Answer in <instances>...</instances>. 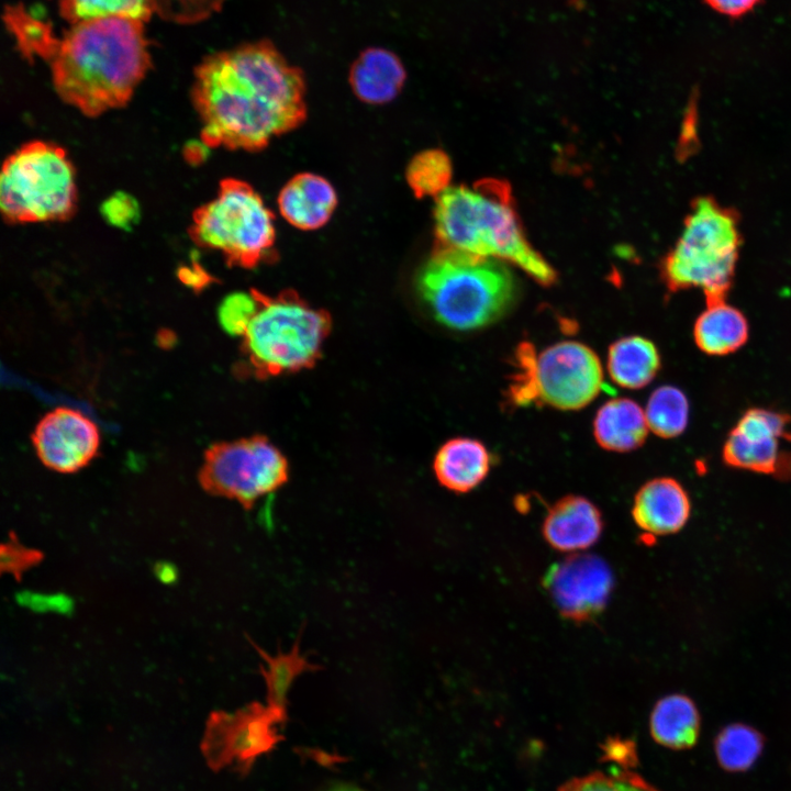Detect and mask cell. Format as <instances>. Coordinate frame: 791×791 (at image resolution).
I'll return each mask as SVG.
<instances>
[{"label": "cell", "mask_w": 791, "mask_h": 791, "mask_svg": "<svg viewBox=\"0 0 791 791\" xmlns=\"http://www.w3.org/2000/svg\"><path fill=\"white\" fill-rule=\"evenodd\" d=\"M101 212L109 223L120 229H131L140 218L137 202L124 192L108 198L101 207Z\"/></svg>", "instance_id": "1f68e13d"}, {"label": "cell", "mask_w": 791, "mask_h": 791, "mask_svg": "<svg viewBox=\"0 0 791 791\" xmlns=\"http://www.w3.org/2000/svg\"><path fill=\"white\" fill-rule=\"evenodd\" d=\"M337 205L332 183L322 176L302 172L292 177L278 196L282 218L292 226L317 230L331 219Z\"/></svg>", "instance_id": "e0dca14e"}, {"label": "cell", "mask_w": 791, "mask_h": 791, "mask_svg": "<svg viewBox=\"0 0 791 791\" xmlns=\"http://www.w3.org/2000/svg\"><path fill=\"white\" fill-rule=\"evenodd\" d=\"M691 513L688 492L679 481L658 477L640 487L634 498L632 516L649 537L670 535L687 524Z\"/></svg>", "instance_id": "9a60e30c"}, {"label": "cell", "mask_w": 791, "mask_h": 791, "mask_svg": "<svg viewBox=\"0 0 791 791\" xmlns=\"http://www.w3.org/2000/svg\"><path fill=\"white\" fill-rule=\"evenodd\" d=\"M254 648L264 661L259 670L266 684L267 703L286 710L287 694L296 678L317 667L301 655L299 639L290 651L278 653L276 656H270L256 645Z\"/></svg>", "instance_id": "d4e9b609"}, {"label": "cell", "mask_w": 791, "mask_h": 791, "mask_svg": "<svg viewBox=\"0 0 791 791\" xmlns=\"http://www.w3.org/2000/svg\"><path fill=\"white\" fill-rule=\"evenodd\" d=\"M491 457L479 441L456 437L445 442L433 460L438 482L446 489L466 493L479 486L489 474Z\"/></svg>", "instance_id": "d6986e66"}, {"label": "cell", "mask_w": 791, "mask_h": 791, "mask_svg": "<svg viewBox=\"0 0 791 791\" xmlns=\"http://www.w3.org/2000/svg\"><path fill=\"white\" fill-rule=\"evenodd\" d=\"M748 336L747 319L725 300L708 303L693 326L697 347L711 356H725L738 350L746 344Z\"/></svg>", "instance_id": "7402d4cb"}, {"label": "cell", "mask_w": 791, "mask_h": 791, "mask_svg": "<svg viewBox=\"0 0 791 791\" xmlns=\"http://www.w3.org/2000/svg\"><path fill=\"white\" fill-rule=\"evenodd\" d=\"M764 735L745 723H731L716 734L713 748L718 766L726 772L749 770L762 754Z\"/></svg>", "instance_id": "cb8c5ba5"}, {"label": "cell", "mask_w": 791, "mask_h": 791, "mask_svg": "<svg viewBox=\"0 0 791 791\" xmlns=\"http://www.w3.org/2000/svg\"><path fill=\"white\" fill-rule=\"evenodd\" d=\"M285 720V709L258 702L232 713L212 712L201 743L202 755L214 770L234 767L246 772L280 739L278 729Z\"/></svg>", "instance_id": "30bf717a"}, {"label": "cell", "mask_w": 791, "mask_h": 791, "mask_svg": "<svg viewBox=\"0 0 791 791\" xmlns=\"http://www.w3.org/2000/svg\"><path fill=\"white\" fill-rule=\"evenodd\" d=\"M660 364L658 348L644 336L622 337L609 347L608 371L622 388H644L656 377Z\"/></svg>", "instance_id": "603a6c76"}, {"label": "cell", "mask_w": 791, "mask_h": 791, "mask_svg": "<svg viewBox=\"0 0 791 791\" xmlns=\"http://www.w3.org/2000/svg\"><path fill=\"white\" fill-rule=\"evenodd\" d=\"M645 411L637 402L616 398L605 402L593 420V435L604 449L617 453L640 447L648 433Z\"/></svg>", "instance_id": "ffe728a7"}, {"label": "cell", "mask_w": 791, "mask_h": 791, "mask_svg": "<svg viewBox=\"0 0 791 791\" xmlns=\"http://www.w3.org/2000/svg\"><path fill=\"white\" fill-rule=\"evenodd\" d=\"M257 311L243 337L248 368L265 379L312 368L332 328L331 315L293 290L268 296L255 290Z\"/></svg>", "instance_id": "5b68a950"}, {"label": "cell", "mask_w": 791, "mask_h": 791, "mask_svg": "<svg viewBox=\"0 0 791 791\" xmlns=\"http://www.w3.org/2000/svg\"><path fill=\"white\" fill-rule=\"evenodd\" d=\"M305 78L269 40L238 45L196 68L192 99L208 147L259 151L307 116Z\"/></svg>", "instance_id": "6da1fadb"}, {"label": "cell", "mask_w": 791, "mask_h": 791, "mask_svg": "<svg viewBox=\"0 0 791 791\" xmlns=\"http://www.w3.org/2000/svg\"><path fill=\"white\" fill-rule=\"evenodd\" d=\"M600 510L581 495H566L547 512L542 533L556 550L577 553L595 544L603 531Z\"/></svg>", "instance_id": "2e32d148"}, {"label": "cell", "mask_w": 791, "mask_h": 791, "mask_svg": "<svg viewBox=\"0 0 791 791\" xmlns=\"http://www.w3.org/2000/svg\"><path fill=\"white\" fill-rule=\"evenodd\" d=\"M330 791H363V790H359V789L350 787V786H339Z\"/></svg>", "instance_id": "d590c367"}, {"label": "cell", "mask_w": 791, "mask_h": 791, "mask_svg": "<svg viewBox=\"0 0 791 791\" xmlns=\"http://www.w3.org/2000/svg\"><path fill=\"white\" fill-rule=\"evenodd\" d=\"M791 416L770 409H748L728 433L722 449L723 461L736 469L765 474L791 475V460L780 450V443L791 441L788 425Z\"/></svg>", "instance_id": "4fadbf2b"}, {"label": "cell", "mask_w": 791, "mask_h": 791, "mask_svg": "<svg viewBox=\"0 0 791 791\" xmlns=\"http://www.w3.org/2000/svg\"><path fill=\"white\" fill-rule=\"evenodd\" d=\"M190 236L229 265L253 268L275 256V218L247 182L223 179L215 198L193 213Z\"/></svg>", "instance_id": "ba28073f"}, {"label": "cell", "mask_w": 791, "mask_h": 791, "mask_svg": "<svg viewBox=\"0 0 791 791\" xmlns=\"http://www.w3.org/2000/svg\"><path fill=\"white\" fill-rule=\"evenodd\" d=\"M416 287L434 319L457 331L494 323L517 293L504 261L442 247H435L422 266Z\"/></svg>", "instance_id": "277c9868"}, {"label": "cell", "mask_w": 791, "mask_h": 791, "mask_svg": "<svg viewBox=\"0 0 791 791\" xmlns=\"http://www.w3.org/2000/svg\"><path fill=\"white\" fill-rule=\"evenodd\" d=\"M181 281L192 289H201L211 281V277L198 266L183 267L179 271Z\"/></svg>", "instance_id": "e575fe53"}, {"label": "cell", "mask_w": 791, "mask_h": 791, "mask_svg": "<svg viewBox=\"0 0 791 791\" xmlns=\"http://www.w3.org/2000/svg\"><path fill=\"white\" fill-rule=\"evenodd\" d=\"M649 731L653 739L662 747L672 750L691 749L700 737V712L688 695H665L651 710Z\"/></svg>", "instance_id": "44dd1931"}, {"label": "cell", "mask_w": 791, "mask_h": 791, "mask_svg": "<svg viewBox=\"0 0 791 791\" xmlns=\"http://www.w3.org/2000/svg\"><path fill=\"white\" fill-rule=\"evenodd\" d=\"M33 443L45 466L58 472H74L94 457L100 436L88 416L74 409L57 408L36 425Z\"/></svg>", "instance_id": "5bb4252c"}, {"label": "cell", "mask_w": 791, "mask_h": 791, "mask_svg": "<svg viewBox=\"0 0 791 791\" xmlns=\"http://www.w3.org/2000/svg\"><path fill=\"white\" fill-rule=\"evenodd\" d=\"M543 584L562 617L586 623L605 610L614 577L600 556L573 553L548 568Z\"/></svg>", "instance_id": "7c38bea8"}, {"label": "cell", "mask_w": 791, "mask_h": 791, "mask_svg": "<svg viewBox=\"0 0 791 791\" xmlns=\"http://www.w3.org/2000/svg\"><path fill=\"white\" fill-rule=\"evenodd\" d=\"M405 179L417 198L438 197L449 188L452 163L441 149H425L416 154L405 169Z\"/></svg>", "instance_id": "83f0119b"}, {"label": "cell", "mask_w": 791, "mask_h": 791, "mask_svg": "<svg viewBox=\"0 0 791 791\" xmlns=\"http://www.w3.org/2000/svg\"><path fill=\"white\" fill-rule=\"evenodd\" d=\"M740 235L733 211L709 197L692 204L683 230L661 264L670 292L701 289L706 304L724 301L738 259Z\"/></svg>", "instance_id": "8992f818"}, {"label": "cell", "mask_w": 791, "mask_h": 791, "mask_svg": "<svg viewBox=\"0 0 791 791\" xmlns=\"http://www.w3.org/2000/svg\"><path fill=\"white\" fill-rule=\"evenodd\" d=\"M41 554L13 542L2 545V569L16 576L41 559Z\"/></svg>", "instance_id": "d6a6232c"}, {"label": "cell", "mask_w": 791, "mask_h": 791, "mask_svg": "<svg viewBox=\"0 0 791 791\" xmlns=\"http://www.w3.org/2000/svg\"><path fill=\"white\" fill-rule=\"evenodd\" d=\"M257 307L254 289L249 292H233L226 296L219 305V323L227 334L243 336Z\"/></svg>", "instance_id": "f546056e"}, {"label": "cell", "mask_w": 791, "mask_h": 791, "mask_svg": "<svg viewBox=\"0 0 791 791\" xmlns=\"http://www.w3.org/2000/svg\"><path fill=\"white\" fill-rule=\"evenodd\" d=\"M558 791H659L642 776L628 770L595 771L573 778Z\"/></svg>", "instance_id": "f1b7e54d"}, {"label": "cell", "mask_w": 791, "mask_h": 791, "mask_svg": "<svg viewBox=\"0 0 791 791\" xmlns=\"http://www.w3.org/2000/svg\"><path fill=\"white\" fill-rule=\"evenodd\" d=\"M225 0H156L157 14L176 21H194L220 9Z\"/></svg>", "instance_id": "4dcf8cb0"}, {"label": "cell", "mask_w": 791, "mask_h": 791, "mask_svg": "<svg viewBox=\"0 0 791 791\" xmlns=\"http://www.w3.org/2000/svg\"><path fill=\"white\" fill-rule=\"evenodd\" d=\"M717 13L737 19L753 11L760 0H704Z\"/></svg>", "instance_id": "836d02e7"}, {"label": "cell", "mask_w": 791, "mask_h": 791, "mask_svg": "<svg viewBox=\"0 0 791 791\" xmlns=\"http://www.w3.org/2000/svg\"><path fill=\"white\" fill-rule=\"evenodd\" d=\"M348 79L358 99L369 104H383L400 93L406 71L393 52L369 47L352 64Z\"/></svg>", "instance_id": "ac0fdd59"}, {"label": "cell", "mask_w": 791, "mask_h": 791, "mask_svg": "<svg viewBox=\"0 0 791 791\" xmlns=\"http://www.w3.org/2000/svg\"><path fill=\"white\" fill-rule=\"evenodd\" d=\"M289 477L287 458L266 436L254 435L211 446L200 474L202 487L250 509Z\"/></svg>", "instance_id": "9c48e42d"}, {"label": "cell", "mask_w": 791, "mask_h": 791, "mask_svg": "<svg viewBox=\"0 0 791 791\" xmlns=\"http://www.w3.org/2000/svg\"><path fill=\"white\" fill-rule=\"evenodd\" d=\"M60 15L70 24L121 16L145 23L156 13L155 0H60Z\"/></svg>", "instance_id": "4316f807"}, {"label": "cell", "mask_w": 791, "mask_h": 791, "mask_svg": "<svg viewBox=\"0 0 791 791\" xmlns=\"http://www.w3.org/2000/svg\"><path fill=\"white\" fill-rule=\"evenodd\" d=\"M436 246L511 263L543 286L556 272L527 242L508 185L483 180L449 187L434 208Z\"/></svg>", "instance_id": "3957f363"}, {"label": "cell", "mask_w": 791, "mask_h": 791, "mask_svg": "<svg viewBox=\"0 0 791 791\" xmlns=\"http://www.w3.org/2000/svg\"><path fill=\"white\" fill-rule=\"evenodd\" d=\"M75 170L58 145L32 141L3 163L0 207L10 223L62 221L75 211Z\"/></svg>", "instance_id": "52a82bcc"}, {"label": "cell", "mask_w": 791, "mask_h": 791, "mask_svg": "<svg viewBox=\"0 0 791 791\" xmlns=\"http://www.w3.org/2000/svg\"><path fill=\"white\" fill-rule=\"evenodd\" d=\"M35 56L48 62L55 91L87 116L124 105L151 66L144 22L121 16L71 24L62 35L51 29Z\"/></svg>", "instance_id": "7a4b0ae2"}, {"label": "cell", "mask_w": 791, "mask_h": 791, "mask_svg": "<svg viewBox=\"0 0 791 791\" xmlns=\"http://www.w3.org/2000/svg\"><path fill=\"white\" fill-rule=\"evenodd\" d=\"M602 382L600 359L582 343L559 342L536 356L534 386L537 403L559 410H579L598 396Z\"/></svg>", "instance_id": "8fae6325"}, {"label": "cell", "mask_w": 791, "mask_h": 791, "mask_svg": "<svg viewBox=\"0 0 791 791\" xmlns=\"http://www.w3.org/2000/svg\"><path fill=\"white\" fill-rule=\"evenodd\" d=\"M644 411L648 428L662 438L679 436L689 422L688 398L673 386H661L654 390Z\"/></svg>", "instance_id": "484cf974"}]
</instances>
